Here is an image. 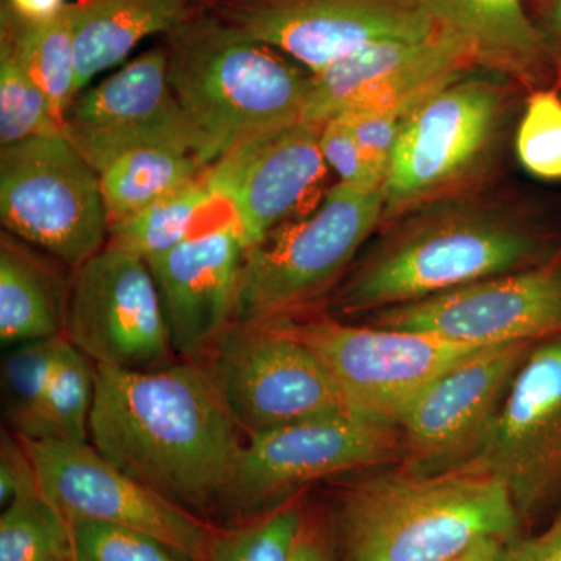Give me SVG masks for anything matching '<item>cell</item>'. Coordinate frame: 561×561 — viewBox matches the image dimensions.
<instances>
[{
	"label": "cell",
	"instance_id": "f35d334b",
	"mask_svg": "<svg viewBox=\"0 0 561 561\" xmlns=\"http://www.w3.org/2000/svg\"><path fill=\"white\" fill-rule=\"evenodd\" d=\"M538 25L551 47L553 58L561 60V0H546L542 21Z\"/></svg>",
	"mask_w": 561,
	"mask_h": 561
},
{
	"label": "cell",
	"instance_id": "44dd1931",
	"mask_svg": "<svg viewBox=\"0 0 561 561\" xmlns=\"http://www.w3.org/2000/svg\"><path fill=\"white\" fill-rule=\"evenodd\" d=\"M435 20L471 44L479 68L537 81L553 54L524 0H423Z\"/></svg>",
	"mask_w": 561,
	"mask_h": 561
},
{
	"label": "cell",
	"instance_id": "cb8c5ba5",
	"mask_svg": "<svg viewBox=\"0 0 561 561\" xmlns=\"http://www.w3.org/2000/svg\"><path fill=\"white\" fill-rule=\"evenodd\" d=\"M205 169L192 151L179 147L122 151L98 172L108 228L201 180Z\"/></svg>",
	"mask_w": 561,
	"mask_h": 561
},
{
	"label": "cell",
	"instance_id": "836d02e7",
	"mask_svg": "<svg viewBox=\"0 0 561 561\" xmlns=\"http://www.w3.org/2000/svg\"><path fill=\"white\" fill-rule=\"evenodd\" d=\"M320 150L327 165L337 173L339 183L364 190L382 187L381 173L376 172L365 157L359 140L345 117H331L321 125Z\"/></svg>",
	"mask_w": 561,
	"mask_h": 561
},
{
	"label": "cell",
	"instance_id": "6da1fadb",
	"mask_svg": "<svg viewBox=\"0 0 561 561\" xmlns=\"http://www.w3.org/2000/svg\"><path fill=\"white\" fill-rule=\"evenodd\" d=\"M238 430L206 365H95L91 445L187 511L224 507L243 449Z\"/></svg>",
	"mask_w": 561,
	"mask_h": 561
},
{
	"label": "cell",
	"instance_id": "4316f807",
	"mask_svg": "<svg viewBox=\"0 0 561 561\" xmlns=\"http://www.w3.org/2000/svg\"><path fill=\"white\" fill-rule=\"evenodd\" d=\"M95 364L61 335L43 412L31 440L90 443Z\"/></svg>",
	"mask_w": 561,
	"mask_h": 561
},
{
	"label": "cell",
	"instance_id": "60d3db41",
	"mask_svg": "<svg viewBox=\"0 0 561 561\" xmlns=\"http://www.w3.org/2000/svg\"><path fill=\"white\" fill-rule=\"evenodd\" d=\"M214 2H216V0H194L195 7H197L198 10L209 9Z\"/></svg>",
	"mask_w": 561,
	"mask_h": 561
},
{
	"label": "cell",
	"instance_id": "484cf974",
	"mask_svg": "<svg viewBox=\"0 0 561 561\" xmlns=\"http://www.w3.org/2000/svg\"><path fill=\"white\" fill-rule=\"evenodd\" d=\"M216 203L202 175L190 186L110 225L106 245L150 260L194 234L198 221Z\"/></svg>",
	"mask_w": 561,
	"mask_h": 561
},
{
	"label": "cell",
	"instance_id": "ba28073f",
	"mask_svg": "<svg viewBox=\"0 0 561 561\" xmlns=\"http://www.w3.org/2000/svg\"><path fill=\"white\" fill-rule=\"evenodd\" d=\"M272 324L319 354L351 411L391 426L432 383L482 350L423 332L346 324L330 316L290 317Z\"/></svg>",
	"mask_w": 561,
	"mask_h": 561
},
{
	"label": "cell",
	"instance_id": "d6a6232c",
	"mask_svg": "<svg viewBox=\"0 0 561 561\" xmlns=\"http://www.w3.org/2000/svg\"><path fill=\"white\" fill-rule=\"evenodd\" d=\"M70 526L73 561H195L144 531L92 522Z\"/></svg>",
	"mask_w": 561,
	"mask_h": 561
},
{
	"label": "cell",
	"instance_id": "9a60e30c",
	"mask_svg": "<svg viewBox=\"0 0 561 561\" xmlns=\"http://www.w3.org/2000/svg\"><path fill=\"white\" fill-rule=\"evenodd\" d=\"M370 316L373 327L479 348L538 342L561 334V261L474 280Z\"/></svg>",
	"mask_w": 561,
	"mask_h": 561
},
{
	"label": "cell",
	"instance_id": "9c48e42d",
	"mask_svg": "<svg viewBox=\"0 0 561 561\" xmlns=\"http://www.w3.org/2000/svg\"><path fill=\"white\" fill-rule=\"evenodd\" d=\"M206 367L239 430L249 435L356 415L319 354L272 323H232Z\"/></svg>",
	"mask_w": 561,
	"mask_h": 561
},
{
	"label": "cell",
	"instance_id": "5bb4252c",
	"mask_svg": "<svg viewBox=\"0 0 561 561\" xmlns=\"http://www.w3.org/2000/svg\"><path fill=\"white\" fill-rule=\"evenodd\" d=\"M21 440L41 494L70 524L103 523L144 531L195 561L205 560L217 527L125 474L91 443Z\"/></svg>",
	"mask_w": 561,
	"mask_h": 561
},
{
	"label": "cell",
	"instance_id": "4dcf8cb0",
	"mask_svg": "<svg viewBox=\"0 0 561 561\" xmlns=\"http://www.w3.org/2000/svg\"><path fill=\"white\" fill-rule=\"evenodd\" d=\"M61 133L49 101L22 65L13 44L0 36V144Z\"/></svg>",
	"mask_w": 561,
	"mask_h": 561
},
{
	"label": "cell",
	"instance_id": "8fae6325",
	"mask_svg": "<svg viewBox=\"0 0 561 561\" xmlns=\"http://www.w3.org/2000/svg\"><path fill=\"white\" fill-rule=\"evenodd\" d=\"M400 459V430L356 415L324 416L251 434L224 511H271L313 482Z\"/></svg>",
	"mask_w": 561,
	"mask_h": 561
},
{
	"label": "cell",
	"instance_id": "7402d4cb",
	"mask_svg": "<svg viewBox=\"0 0 561 561\" xmlns=\"http://www.w3.org/2000/svg\"><path fill=\"white\" fill-rule=\"evenodd\" d=\"M76 39V92L114 68L147 36L168 33L198 10L194 0H80L70 3Z\"/></svg>",
	"mask_w": 561,
	"mask_h": 561
},
{
	"label": "cell",
	"instance_id": "7c38bea8",
	"mask_svg": "<svg viewBox=\"0 0 561 561\" xmlns=\"http://www.w3.org/2000/svg\"><path fill=\"white\" fill-rule=\"evenodd\" d=\"M206 10L311 73L379 41L426 38L442 27L423 0H216Z\"/></svg>",
	"mask_w": 561,
	"mask_h": 561
},
{
	"label": "cell",
	"instance_id": "d6986e66",
	"mask_svg": "<svg viewBox=\"0 0 561 561\" xmlns=\"http://www.w3.org/2000/svg\"><path fill=\"white\" fill-rule=\"evenodd\" d=\"M476 66L471 44L445 25L426 38L379 41L311 73L302 121L323 125L348 111L431 90Z\"/></svg>",
	"mask_w": 561,
	"mask_h": 561
},
{
	"label": "cell",
	"instance_id": "f546056e",
	"mask_svg": "<svg viewBox=\"0 0 561 561\" xmlns=\"http://www.w3.org/2000/svg\"><path fill=\"white\" fill-rule=\"evenodd\" d=\"M60 337L20 343L2 362L3 413L21 437L35 434Z\"/></svg>",
	"mask_w": 561,
	"mask_h": 561
},
{
	"label": "cell",
	"instance_id": "e0dca14e",
	"mask_svg": "<svg viewBox=\"0 0 561 561\" xmlns=\"http://www.w3.org/2000/svg\"><path fill=\"white\" fill-rule=\"evenodd\" d=\"M62 135L101 171L114 157L144 146H171L197 157L198 136L184 116L171 81L169 55L153 47L69 106Z\"/></svg>",
	"mask_w": 561,
	"mask_h": 561
},
{
	"label": "cell",
	"instance_id": "ac0fdd59",
	"mask_svg": "<svg viewBox=\"0 0 561 561\" xmlns=\"http://www.w3.org/2000/svg\"><path fill=\"white\" fill-rule=\"evenodd\" d=\"M321 125L300 121L265 133L225 153L203 181L238 225L243 247L256 245L280 227L323 176Z\"/></svg>",
	"mask_w": 561,
	"mask_h": 561
},
{
	"label": "cell",
	"instance_id": "74e56055",
	"mask_svg": "<svg viewBox=\"0 0 561 561\" xmlns=\"http://www.w3.org/2000/svg\"><path fill=\"white\" fill-rule=\"evenodd\" d=\"M3 7L18 20L41 24L60 16L66 3L65 0H7Z\"/></svg>",
	"mask_w": 561,
	"mask_h": 561
},
{
	"label": "cell",
	"instance_id": "ab89813d",
	"mask_svg": "<svg viewBox=\"0 0 561 561\" xmlns=\"http://www.w3.org/2000/svg\"><path fill=\"white\" fill-rule=\"evenodd\" d=\"M512 542L500 540V538H489V540L472 546L467 552L451 561H508Z\"/></svg>",
	"mask_w": 561,
	"mask_h": 561
},
{
	"label": "cell",
	"instance_id": "83f0119b",
	"mask_svg": "<svg viewBox=\"0 0 561 561\" xmlns=\"http://www.w3.org/2000/svg\"><path fill=\"white\" fill-rule=\"evenodd\" d=\"M0 561H73L72 526L41 491L3 507Z\"/></svg>",
	"mask_w": 561,
	"mask_h": 561
},
{
	"label": "cell",
	"instance_id": "3957f363",
	"mask_svg": "<svg viewBox=\"0 0 561 561\" xmlns=\"http://www.w3.org/2000/svg\"><path fill=\"white\" fill-rule=\"evenodd\" d=\"M401 219L339 284L335 313L378 312L548 261L541 236L494 205L446 198Z\"/></svg>",
	"mask_w": 561,
	"mask_h": 561
},
{
	"label": "cell",
	"instance_id": "4fadbf2b",
	"mask_svg": "<svg viewBox=\"0 0 561 561\" xmlns=\"http://www.w3.org/2000/svg\"><path fill=\"white\" fill-rule=\"evenodd\" d=\"M62 335L95 365L149 371L173 364L168 321L149 264L105 249L72 271Z\"/></svg>",
	"mask_w": 561,
	"mask_h": 561
},
{
	"label": "cell",
	"instance_id": "8992f818",
	"mask_svg": "<svg viewBox=\"0 0 561 561\" xmlns=\"http://www.w3.org/2000/svg\"><path fill=\"white\" fill-rule=\"evenodd\" d=\"M494 73L467 70L413 111L383 179V224L446 201L493 160L511 102Z\"/></svg>",
	"mask_w": 561,
	"mask_h": 561
},
{
	"label": "cell",
	"instance_id": "5b68a950",
	"mask_svg": "<svg viewBox=\"0 0 561 561\" xmlns=\"http://www.w3.org/2000/svg\"><path fill=\"white\" fill-rule=\"evenodd\" d=\"M381 224L382 187L335 184L308 219L278 227L243 250L234 323H272L301 316L337 289L357 251Z\"/></svg>",
	"mask_w": 561,
	"mask_h": 561
},
{
	"label": "cell",
	"instance_id": "f1b7e54d",
	"mask_svg": "<svg viewBox=\"0 0 561 561\" xmlns=\"http://www.w3.org/2000/svg\"><path fill=\"white\" fill-rule=\"evenodd\" d=\"M302 516L295 496L238 526L217 529L203 561H290Z\"/></svg>",
	"mask_w": 561,
	"mask_h": 561
},
{
	"label": "cell",
	"instance_id": "ffe728a7",
	"mask_svg": "<svg viewBox=\"0 0 561 561\" xmlns=\"http://www.w3.org/2000/svg\"><path fill=\"white\" fill-rule=\"evenodd\" d=\"M243 250L241 232L228 214L146 261L160 291L172 348L184 359L216 348L234 323Z\"/></svg>",
	"mask_w": 561,
	"mask_h": 561
},
{
	"label": "cell",
	"instance_id": "2e32d148",
	"mask_svg": "<svg viewBox=\"0 0 561 561\" xmlns=\"http://www.w3.org/2000/svg\"><path fill=\"white\" fill-rule=\"evenodd\" d=\"M534 343L476 351L424 390L398 423V463L420 472L463 467L481 446Z\"/></svg>",
	"mask_w": 561,
	"mask_h": 561
},
{
	"label": "cell",
	"instance_id": "d590c367",
	"mask_svg": "<svg viewBox=\"0 0 561 561\" xmlns=\"http://www.w3.org/2000/svg\"><path fill=\"white\" fill-rule=\"evenodd\" d=\"M508 561H561V511L540 534L513 541Z\"/></svg>",
	"mask_w": 561,
	"mask_h": 561
},
{
	"label": "cell",
	"instance_id": "d4e9b609",
	"mask_svg": "<svg viewBox=\"0 0 561 561\" xmlns=\"http://www.w3.org/2000/svg\"><path fill=\"white\" fill-rule=\"evenodd\" d=\"M0 36L10 39L22 65L46 94L62 133L66 114L77 98L76 39L70 3L60 16L41 24L18 20L3 7Z\"/></svg>",
	"mask_w": 561,
	"mask_h": 561
},
{
	"label": "cell",
	"instance_id": "52a82bcc",
	"mask_svg": "<svg viewBox=\"0 0 561 561\" xmlns=\"http://www.w3.org/2000/svg\"><path fill=\"white\" fill-rule=\"evenodd\" d=\"M0 219L11 236L72 271L108 241L98 172L62 133L2 147Z\"/></svg>",
	"mask_w": 561,
	"mask_h": 561
},
{
	"label": "cell",
	"instance_id": "30bf717a",
	"mask_svg": "<svg viewBox=\"0 0 561 561\" xmlns=\"http://www.w3.org/2000/svg\"><path fill=\"white\" fill-rule=\"evenodd\" d=\"M459 470L497 479L523 526L561 504V334L530 346L481 446Z\"/></svg>",
	"mask_w": 561,
	"mask_h": 561
},
{
	"label": "cell",
	"instance_id": "277c9868",
	"mask_svg": "<svg viewBox=\"0 0 561 561\" xmlns=\"http://www.w3.org/2000/svg\"><path fill=\"white\" fill-rule=\"evenodd\" d=\"M165 35L169 81L197 133L203 168L247 140L302 121L312 76L286 55L208 10L192 11Z\"/></svg>",
	"mask_w": 561,
	"mask_h": 561
},
{
	"label": "cell",
	"instance_id": "e575fe53",
	"mask_svg": "<svg viewBox=\"0 0 561 561\" xmlns=\"http://www.w3.org/2000/svg\"><path fill=\"white\" fill-rule=\"evenodd\" d=\"M39 491L35 467L24 443L16 432H2L0 445V504L7 507L11 501Z\"/></svg>",
	"mask_w": 561,
	"mask_h": 561
},
{
	"label": "cell",
	"instance_id": "7a4b0ae2",
	"mask_svg": "<svg viewBox=\"0 0 561 561\" xmlns=\"http://www.w3.org/2000/svg\"><path fill=\"white\" fill-rule=\"evenodd\" d=\"M327 526L335 561H451L489 538L518 540L523 522L491 476L398 465L343 483Z\"/></svg>",
	"mask_w": 561,
	"mask_h": 561
},
{
	"label": "cell",
	"instance_id": "603a6c76",
	"mask_svg": "<svg viewBox=\"0 0 561 561\" xmlns=\"http://www.w3.org/2000/svg\"><path fill=\"white\" fill-rule=\"evenodd\" d=\"M66 287L13 236L0 242V341L58 337L65 331Z\"/></svg>",
	"mask_w": 561,
	"mask_h": 561
},
{
	"label": "cell",
	"instance_id": "8d00e7d4",
	"mask_svg": "<svg viewBox=\"0 0 561 561\" xmlns=\"http://www.w3.org/2000/svg\"><path fill=\"white\" fill-rule=\"evenodd\" d=\"M290 561H335L327 524L305 513Z\"/></svg>",
	"mask_w": 561,
	"mask_h": 561
},
{
	"label": "cell",
	"instance_id": "1f68e13d",
	"mask_svg": "<svg viewBox=\"0 0 561 561\" xmlns=\"http://www.w3.org/2000/svg\"><path fill=\"white\" fill-rule=\"evenodd\" d=\"M524 171L545 181H561V98L538 90L527 99L515 139Z\"/></svg>",
	"mask_w": 561,
	"mask_h": 561
}]
</instances>
